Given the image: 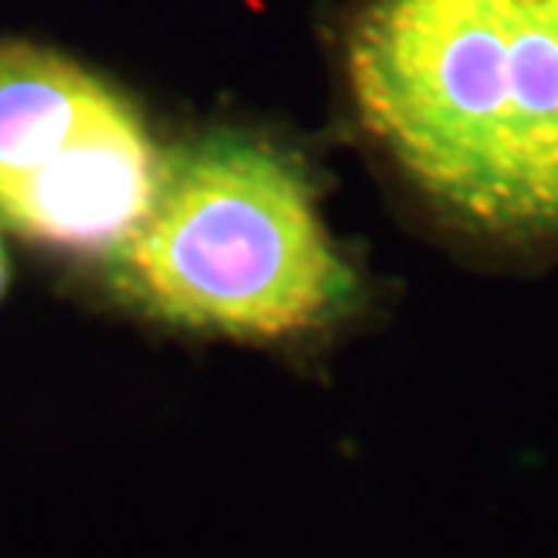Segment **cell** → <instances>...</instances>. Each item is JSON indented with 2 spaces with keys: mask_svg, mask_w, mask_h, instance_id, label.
Instances as JSON below:
<instances>
[{
  "mask_svg": "<svg viewBox=\"0 0 558 558\" xmlns=\"http://www.w3.org/2000/svg\"><path fill=\"white\" fill-rule=\"evenodd\" d=\"M161 153L121 90L60 53L0 40V223L69 252H116L156 193Z\"/></svg>",
  "mask_w": 558,
  "mask_h": 558,
  "instance_id": "cell-3",
  "label": "cell"
},
{
  "mask_svg": "<svg viewBox=\"0 0 558 558\" xmlns=\"http://www.w3.org/2000/svg\"><path fill=\"white\" fill-rule=\"evenodd\" d=\"M10 286V264H7V255H3V245H0V299Z\"/></svg>",
  "mask_w": 558,
  "mask_h": 558,
  "instance_id": "cell-4",
  "label": "cell"
},
{
  "mask_svg": "<svg viewBox=\"0 0 558 558\" xmlns=\"http://www.w3.org/2000/svg\"><path fill=\"white\" fill-rule=\"evenodd\" d=\"M348 87L444 218L558 242V0H373L348 38Z\"/></svg>",
  "mask_w": 558,
  "mask_h": 558,
  "instance_id": "cell-1",
  "label": "cell"
},
{
  "mask_svg": "<svg viewBox=\"0 0 558 558\" xmlns=\"http://www.w3.org/2000/svg\"><path fill=\"white\" fill-rule=\"evenodd\" d=\"M112 260L146 314L248 341L314 329L354 289L304 174L240 134L161 156L149 211Z\"/></svg>",
  "mask_w": 558,
  "mask_h": 558,
  "instance_id": "cell-2",
  "label": "cell"
}]
</instances>
